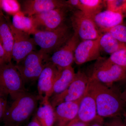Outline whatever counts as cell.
I'll list each match as a JSON object with an SVG mask.
<instances>
[{"label":"cell","instance_id":"obj_3","mask_svg":"<svg viewBox=\"0 0 126 126\" xmlns=\"http://www.w3.org/2000/svg\"><path fill=\"white\" fill-rule=\"evenodd\" d=\"M25 82L16 65L11 63L0 65V94L13 100L27 92Z\"/></svg>","mask_w":126,"mask_h":126},{"label":"cell","instance_id":"obj_2","mask_svg":"<svg viewBox=\"0 0 126 126\" xmlns=\"http://www.w3.org/2000/svg\"><path fill=\"white\" fill-rule=\"evenodd\" d=\"M39 99L38 95L27 92L19 95L7 108L2 121L4 125L22 126L36 110Z\"/></svg>","mask_w":126,"mask_h":126},{"label":"cell","instance_id":"obj_12","mask_svg":"<svg viewBox=\"0 0 126 126\" xmlns=\"http://www.w3.org/2000/svg\"><path fill=\"white\" fill-rule=\"evenodd\" d=\"M79 39L74 34L60 48L54 52L50 61L58 68L72 66L74 62V53Z\"/></svg>","mask_w":126,"mask_h":126},{"label":"cell","instance_id":"obj_13","mask_svg":"<svg viewBox=\"0 0 126 126\" xmlns=\"http://www.w3.org/2000/svg\"><path fill=\"white\" fill-rule=\"evenodd\" d=\"M100 38L97 39L82 41L79 42L75 51V63L78 65H81L100 58Z\"/></svg>","mask_w":126,"mask_h":126},{"label":"cell","instance_id":"obj_18","mask_svg":"<svg viewBox=\"0 0 126 126\" xmlns=\"http://www.w3.org/2000/svg\"><path fill=\"white\" fill-rule=\"evenodd\" d=\"M52 92V96L60 94L67 89L74 79L76 73L72 66L58 68Z\"/></svg>","mask_w":126,"mask_h":126},{"label":"cell","instance_id":"obj_8","mask_svg":"<svg viewBox=\"0 0 126 126\" xmlns=\"http://www.w3.org/2000/svg\"><path fill=\"white\" fill-rule=\"evenodd\" d=\"M46 55L40 50L33 51L16 65L25 83L38 79L44 67L45 64H43V61Z\"/></svg>","mask_w":126,"mask_h":126},{"label":"cell","instance_id":"obj_17","mask_svg":"<svg viewBox=\"0 0 126 126\" xmlns=\"http://www.w3.org/2000/svg\"><path fill=\"white\" fill-rule=\"evenodd\" d=\"M124 17L121 14L108 10L97 14L93 20L101 32L122 24Z\"/></svg>","mask_w":126,"mask_h":126},{"label":"cell","instance_id":"obj_29","mask_svg":"<svg viewBox=\"0 0 126 126\" xmlns=\"http://www.w3.org/2000/svg\"><path fill=\"white\" fill-rule=\"evenodd\" d=\"M6 97L0 94V122L3 121L8 108Z\"/></svg>","mask_w":126,"mask_h":126},{"label":"cell","instance_id":"obj_33","mask_svg":"<svg viewBox=\"0 0 126 126\" xmlns=\"http://www.w3.org/2000/svg\"><path fill=\"white\" fill-rule=\"evenodd\" d=\"M88 123H85L75 118L65 126H87Z\"/></svg>","mask_w":126,"mask_h":126},{"label":"cell","instance_id":"obj_32","mask_svg":"<svg viewBox=\"0 0 126 126\" xmlns=\"http://www.w3.org/2000/svg\"><path fill=\"white\" fill-rule=\"evenodd\" d=\"M104 118L98 116L92 121L88 123L87 126H104Z\"/></svg>","mask_w":126,"mask_h":126},{"label":"cell","instance_id":"obj_24","mask_svg":"<svg viewBox=\"0 0 126 126\" xmlns=\"http://www.w3.org/2000/svg\"><path fill=\"white\" fill-rule=\"evenodd\" d=\"M107 10L126 16V0H105Z\"/></svg>","mask_w":126,"mask_h":126},{"label":"cell","instance_id":"obj_21","mask_svg":"<svg viewBox=\"0 0 126 126\" xmlns=\"http://www.w3.org/2000/svg\"><path fill=\"white\" fill-rule=\"evenodd\" d=\"M101 51L110 55L120 50L125 48L126 44L119 42L109 32L102 33L99 39Z\"/></svg>","mask_w":126,"mask_h":126},{"label":"cell","instance_id":"obj_15","mask_svg":"<svg viewBox=\"0 0 126 126\" xmlns=\"http://www.w3.org/2000/svg\"><path fill=\"white\" fill-rule=\"evenodd\" d=\"M81 98L74 101L64 102L54 108L56 126H65L77 117Z\"/></svg>","mask_w":126,"mask_h":126},{"label":"cell","instance_id":"obj_1","mask_svg":"<svg viewBox=\"0 0 126 126\" xmlns=\"http://www.w3.org/2000/svg\"><path fill=\"white\" fill-rule=\"evenodd\" d=\"M87 89L94 97L98 116L103 118L122 116L126 111V104L121 92L89 77Z\"/></svg>","mask_w":126,"mask_h":126},{"label":"cell","instance_id":"obj_14","mask_svg":"<svg viewBox=\"0 0 126 126\" xmlns=\"http://www.w3.org/2000/svg\"><path fill=\"white\" fill-rule=\"evenodd\" d=\"M58 68L51 62L46 63L38 79V90L40 100L49 99L55 78Z\"/></svg>","mask_w":126,"mask_h":126},{"label":"cell","instance_id":"obj_20","mask_svg":"<svg viewBox=\"0 0 126 126\" xmlns=\"http://www.w3.org/2000/svg\"><path fill=\"white\" fill-rule=\"evenodd\" d=\"M42 126H53L55 122L54 108L49 99L41 100L34 116Z\"/></svg>","mask_w":126,"mask_h":126},{"label":"cell","instance_id":"obj_38","mask_svg":"<svg viewBox=\"0 0 126 126\" xmlns=\"http://www.w3.org/2000/svg\"><path fill=\"white\" fill-rule=\"evenodd\" d=\"M5 126V125H4V126Z\"/></svg>","mask_w":126,"mask_h":126},{"label":"cell","instance_id":"obj_28","mask_svg":"<svg viewBox=\"0 0 126 126\" xmlns=\"http://www.w3.org/2000/svg\"><path fill=\"white\" fill-rule=\"evenodd\" d=\"M104 121V126H124V119L122 116L107 118Z\"/></svg>","mask_w":126,"mask_h":126},{"label":"cell","instance_id":"obj_31","mask_svg":"<svg viewBox=\"0 0 126 126\" xmlns=\"http://www.w3.org/2000/svg\"><path fill=\"white\" fill-rule=\"evenodd\" d=\"M10 63L7 55L0 40V65L5 63Z\"/></svg>","mask_w":126,"mask_h":126},{"label":"cell","instance_id":"obj_19","mask_svg":"<svg viewBox=\"0 0 126 126\" xmlns=\"http://www.w3.org/2000/svg\"><path fill=\"white\" fill-rule=\"evenodd\" d=\"M0 40L9 63L12 59L14 37L6 16H0Z\"/></svg>","mask_w":126,"mask_h":126},{"label":"cell","instance_id":"obj_5","mask_svg":"<svg viewBox=\"0 0 126 126\" xmlns=\"http://www.w3.org/2000/svg\"><path fill=\"white\" fill-rule=\"evenodd\" d=\"M91 78L110 87L115 82L126 78V69L111 62L100 58L94 64Z\"/></svg>","mask_w":126,"mask_h":126},{"label":"cell","instance_id":"obj_22","mask_svg":"<svg viewBox=\"0 0 126 126\" xmlns=\"http://www.w3.org/2000/svg\"><path fill=\"white\" fill-rule=\"evenodd\" d=\"M12 24L16 29L29 34L37 31L32 17L25 16L22 12L13 16Z\"/></svg>","mask_w":126,"mask_h":126},{"label":"cell","instance_id":"obj_6","mask_svg":"<svg viewBox=\"0 0 126 126\" xmlns=\"http://www.w3.org/2000/svg\"><path fill=\"white\" fill-rule=\"evenodd\" d=\"M89 77L79 71L75 74L73 80L66 90L60 94L52 96L50 102L54 108L64 102L78 101L82 97L87 88Z\"/></svg>","mask_w":126,"mask_h":126},{"label":"cell","instance_id":"obj_26","mask_svg":"<svg viewBox=\"0 0 126 126\" xmlns=\"http://www.w3.org/2000/svg\"><path fill=\"white\" fill-rule=\"evenodd\" d=\"M3 11L14 16L21 13L20 6L18 1L15 0H2Z\"/></svg>","mask_w":126,"mask_h":126},{"label":"cell","instance_id":"obj_27","mask_svg":"<svg viewBox=\"0 0 126 126\" xmlns=\"http://www.w3.org/2000/svg\"><path fill=\"white\" fill-rule=\"evenodd\" d=\"M108 59L115 64L126 69V46L125 48L111 54Z\"/></svg>","mask_w":126,"mask_h":126},{"label":"cell","instance_id":"obj_34","mask_svg":"<svg viewBox=\"0 0 126 126\" xmlns=\"http://www.w3.org/2000/svg\"><path fill=\"white\" fill-rule=\"evenodd\" d=\"M27 126H42L40 124L36 118L34 116L33 118L31 120V121L28 124Z\"/></svg>","mask_w":126,"mask_h":126},{"label":"cell","instance_id":"obj_7","mask_svg":"<svg viewBox=\"0 0 126 126\" xmlns=\"http://www.w3.org/2000/svg\"><path fill=\"white\" fill-rule=\"evenodd\" d=\"M73 34L82 41L99 38L102 33L93 19L86 16L79 10H75L71 16Z\"/></svg>","mask_w":126,"mask_h":126},{"label":"cell","instance_id":"obj_4","mask_svg":"<svg viewBox=\"0 0 126 126\" xmlns=\"http://www.w3.org/2000/svg\"><path fill=\"white\" fill-rule=\"evenodd\" d=\"M73 34L66 25L63 24L52 31L38 30L33 34V38L41 52L47 55L54 52L63 46Z\"/></svg>","mask_w":126,"mask_h":126},{"label":"cell","instance_id":"obj_25","mask_svg":"<svg viewBox=\"0 0 126 126\" xmlns=\"http://www.w3.org/2000/svg\"><path fill=\"white\" fill-rule=\"evenodd\" d=\"M109 32L119 42L126 43V26L120 24L108 29L103 32V33Z\"/></svg>","mask_w":126,"mask_h":126},{"label":"cell","instance_id":"obj_9","mask_svg":"<svg viewBox=\"0 0 126 126\" xmlns=\"http://www.w3.org/2000/svg\"><path fill=\"white\" fill-rule=\"evenodd\" d=\"M6 19L14 37L12 59L16 64L21 63L29 54L34 51L36 45L29 34L16 29L8 17Z\"/></svg>","mask_w":126,"mask_h":126},{"label":"cell","instance_id":"obj_10","mask_svg":"<svg viewBox=\"0 0 126 126\" xmlns=\"http://www.w3.org/2000/svg\"><path fill=\"white\" fill-rule=\"evenodd\" d=\"M68 9L58 8L32 16L37 31L53 30L63 25Z\"/></svg>","mask_w":126,"mask_h":126},{"label":"cell","instance_id":"obj_23","mask_svg":"<svg viewBox=\"0 0 126 126\" xmlns=\"http://www.w3.org/2000/svg\"><path fill=\"white\" fill-rule=\"evenodd\" d=\"M79 10L89 18L93 19L97 14L102 11L106 6L105 0H80Z\"/></svg>","mask_w":126,"mask_h":126},{"label":"cell","instance_id":"obj_11","mask_svg":"<svg viewBox=\"0 0 126 126\" xmlns=\"http://www.w3.org/2000/svg\"><path fill=\"white\" fill-rule=\"evenodd\" d=\"M20 7L21 12L29 17L55 9L69 7L66 1L61 0H25L22 1Z\"/></svg>","mask_w":126,"mask_h":126},{"label":"cell","instance_id":"obj_16","mask_svg":"<svg viewBox=\"0 0 126 126\" xmlns=\"http://www.w3.org/2000/svg\"><path fill=\"white\" fill-rule=\"evenodd\" d=\"M96 104L93 95L87 88L85 94L81 98L76 119L88 123L97 116Z\"/></svg>","mask_w":126,"mask_h":126},{"label":"cell","instance_id":"obj_36","mask_svg":"<svg viewBox=\"0 0 126 126\" xmlns=\"http://www.w3.org/2000/svg\"><path fill=\"white\" fill-rule=\"evenodd\" d=\"M2 0H0V16H5L4 15L2 10Z\"/></svg>","mask_w":126,"mask_h":126},{"label":"cell","instance_id":"obj_37","mask_svg":"<svg viewBox=\"0 0 126 126\" xmlns=\"http://www.w3.org/2000/svg\"><path fill=\"white\" fill-rule=\"evenodd\" d=\"M123 116H124L123 119H124V126H126V111L124 113Z\"/></svg>","mask_w":126,"mask_h":126},{"label":"cell","instance_id":"obj_30","mask_svg":"<svg viewBox=\"0 0 126 126\" xmlns=\"http://www.w3.org/2000/svg\"><path fill=\"white\" fill-rule=\"evenodd\" d=\"M66 3L69 9L79 10L81 5L80 0H69L66 1Z\"/></svg>","mask_w":126,"mask_h":126},{"label":"cell","instance_id":"obj_35","mask_svg":"<svg viewBox=\"0 0 126 126\" xmlns=\"http://www.w3.org/2000/svg\"><path fill=\"white\" fill-rule=\"evenodd\" d=\"M121 96L122 99L126 104V88L123 92H121Z\"/></svg>","mask_w":126,"mask_h":126}]
</instances>
